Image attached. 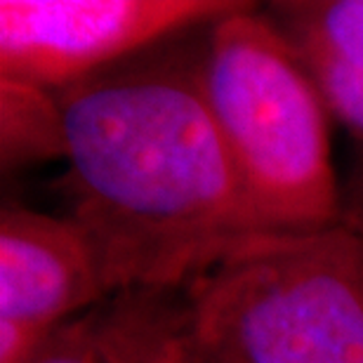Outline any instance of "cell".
<instances>
[{
	"label": "cell",
	"mask_w": 363,
	"mask_h": 363,
	"mask_svg": "<svg viewBox=\"0 0 363 363\" xmlns=\"http://www.w3.org/2000/svg\"><path fill=\"white\" fill-rule=\"evenodd\" d=\"M203 52L116 64L55 92L71 215L121 290L186 288L234 245L272 231L208 106Z\"/></svg>",
	"instance_id": "1"
},
{
	"label": "cell",
	"mask_w": 363,
	"mask_h": 363,
	"mask_svg": "<svg viewBox=\"0 0 363 363\" xmlns=\"http://www.w3.org/2000/svg\"><path fill=\"white\" fill-rule=\"evenodd\" d=\"M342 224L363 238V165L352 179L347 199H342Z\"/></svg>",
	"instance_id": "9"
},
{
	"label": "cell",
	"mask_w": 363,
	"mask_h": 363,
	"mask_svg": "<svg viewBox=\"0 0 363 363\" xmlns=\"http://www.w3.org/2000/svg\"><path fill=\"white\" fill-rule=\"evenodd\" d=\"M328 113L363 137V0L274 3L272 17Z\"/></svg>",
	"instance_id": "7"
},
{
	"label": "cell",
	"mask_w": 363,
	"mask_h": 363,
	"mask_svg": "<svg viewBox=\"0 0 363 363\" xmlns=\"http://www.w3.org/2000/svg\"><path fill=\"white\" fill-rule=\"evenodd\" d=\"M203 90L267 227L316 231L342 224L328 108L283 33L250 3L210 24Z\"/></svg>",
	"instance_id": "2"
},
{
	"label": "cell",
	"mask_w": 363,
	"mask_h": 363,
	"mask_svg": "<svg viewBox=\"0 0 363 363\" xmlns=\"http://www.w3.org/2000/svg\"><path fill=\"white\" fill-rule=\"evenodd\" d=\"M234 0H3L0 78L57 92L182 28L238 10Z\"/></svg>",
	"instance_id": "4"
},
{
	"label": "cell",
	"mask_w": 363,
	"mask_h": 363,
	"mask_svg": "<svg viewBox=\"0 0 363 363\" xmlns=\"http://www.w3.org/2000/svg\"><path fill=\"white\" fill-rule=\"evenodd\" d=\"M194 342L236 363H363V238L267 231L186 286Z\"/></svg>",
	"instance_id": "3"
},
{
	"label": "cell",
	"mask_w": 363,
	"mask_h": 363,
	"mask_svg": "<svg viewBox=\"0 0 363 363\" xmlns=\"http://www.w3.org/2000/svg\"><path fill=\"white\" fill-rule=\"evenodd\" d=\"M186 288H125L50 333L31 363H186Z\"/></svg>",
	"instance_id": "6"
},
{
	"label": "cell",
	"mask_w": 363,
	"mask_h": 363,
	"mask_svg": "<svg viewBox=\"0 0 363 363\" xmlns=\"http://www.w3.org/2000/svg\"><path fill=\"white\" fill-rule=\"evenodd\" d=\"M3 170L67 158V128L55 92L0 78Z\"/></svg>",
	"instance_id": "8"
},
{
	"label": "cell",
	"mask_w": 363,
	"mask_h": 363,
	"mask_svg": "<svg viewBox=\"0 0 363 363\" xmlns=\"http://www.w3.org/2000/svg\"><path fill=\"white\" fill-rule=\"evenodd\" d=\"M90 231L74 215L5 206L0 213V323L50 333L118 293Z\"/></svg>",
	"instance_id": "5"
},
{
	"label": "cell",
	"mask_w": 363,
	"mask_h": 363,
	"mask_svg": "<svg viewBox=\"0 0 363 363\" xmlns=\"http://www.w3.org/2000/svg\"><path fill=\"white\" fill-rule=\"evenodd\" d=\"M186 363H236V361L222 357V354H217V352L203 350V347L191 342V354H189V361Z\"/></svg>",
	"instance_id": "10"
}]
</instances>
